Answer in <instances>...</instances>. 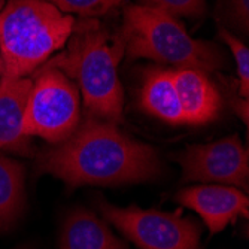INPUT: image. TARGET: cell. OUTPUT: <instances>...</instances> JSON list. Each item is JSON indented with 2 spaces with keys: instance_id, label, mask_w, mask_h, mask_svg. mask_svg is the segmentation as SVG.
I'll use <instances>...</instances> for the list:
<instances>
[{
  "instance_id": "cell-13",
  "label": "cell",
  "mask_w": 249,
  "mask_h": 249,
  "mask_svg": "<svg viewBox=\"0 0 249 249\" xmlns=\"http://www.w3.org/2000/svg\"><path fill=\"white\" fill-rule=\"evenodd\" d=\"M24 167L0 154V230L12 225L24 208Z\"/></svg>"
},
{
  "instance_id": "cell-7",
  "label": "cell",
  "mask_w": 249,
  "mask_h": 249,
  "mask_svg": "<svg viewBox=\"0 0 249 249\" xmlns=\"http://www.w3.org/2000/svg\"><path fill=\"white\" fill-rule=\"evenodd\" d=\"M182 169V182L233 185L249 190V154L237 134L208 145L187 146L175 155Z\"/></svg>"
},
{
  "instance_id": "cell-8",
  "label": "cell",
  "mask_w": 249,
  "mask_h": 249,
  "mask_svg": "<svg viewBox=\"0 0 249 249\" xmlns=\"http://www.w3.org/2000/svg\"><path fill=\"white\" fill-rule=\"evenodd\" d=\"M175 201L180 206L193 209L206 224L211 234L221 233L237 218H248V194L230 185L205 184L180 190Z\"/></svg>"
},
{
  "instance_id": "cell-14",
  "label": "cell",
  "mask_w": 249,
  "mask_h": 249,
  "mask_svg": "<svg viewBox=\"0 0 249 249\" xmlns=\"http://www.w3.org/2000/svg\"><path fill=\"white\" fill-rule=\"evenodd\" d=\"M139 3L146 8L163 11L173 18H200L206 12L205 0H139Z\"/></svg>"
},
{
  "instance_id": "cell-9",
  "label": "cell",
  "mask_w": 249,
  "mask_h": 249,
  "mask_svg": "<svg viewBox=\"0 0 249 249\" xmlns=\"http://www.w3.org/2000/svg\"><path fill=\"white\" fill-rule=\"evenodd\" d=\"M32 78L0 76V154L30 155V138L24 133V117Z\"/></svg>"
},
{
  "instance_id": "cell-16",
  "label": "cell",
  "mask_w": 249,
  "mask_h": 249,
  "mask_svg": "<svg viewBox=\"0 0 249 249\" xmlns=\"http://www.w3.org/2000/svg\"><path fill=\"white\" fill-rule=\"evenodd\" d=\"M219 37L229 45V48L233 53L237 67L239 76V94L248 99L249 94V51L245 43H242L237 37H234L229 30L219 29Z\"/></svg>"
},
{
  "instance_id": "cell-3",
  "label": "cell",
  "mask_w": 249,
  "mask_h": 249,
  "mask_svg": "<svg viewBox=\"0 0 249 249\" xmlns=\"http://www.w3.org/2000/svg\"><path fill=\"white\" fill-rule=\"evenodd\" d=\"M76 21L45 0H8L0 8L2 75L30 78L71 37Z\"/></svg>"
},
{
  "instance_id": "cell-15",
  "label": "cell",
  "mask_w": 249,
  "mask_h": 249,
  "mask_svg": "<svg viewBox=\"0 0 249 249\" xmlns=\"http://www.w3.org/2000/svg\"><path fill=\"white\" fill-rule=\"evenodd\" d=\"M64 14H78L87 18L99 17L121 3V0H45Z\"/></svg>"
},
{
  "instance_id": "cell-1",
  "label": "cell",
  "mask_w": 249,
  "mask_h": 249,
  "mask_svg": "<svg viewBox=\"0 0 249 249\" xmlns=\"http://www.w3.org/2000/svg\"><path fill=\"white\" fill-rule=\"evenodd\" d=\"M36 166L69 187L142 184L163 172L160 155L152 146L131 139L117 123L89 115L64 141L43 148Z\"/></svg>"
},
{
  "instance_id": "cell-6",
  "label": "cell",
  "mask_w": 249,
  "mask_h": 249,
  "mask_svg": "<svg viewBox=\"0 0 249 249\" xmlns=\"http://www.w3.org/2000/svg\"><path fill=\"white\" fill-rule=\"evenodd\" d=\"M105 219L130 239L139 249H203L198 224L182 211L161 212L136 205L120 208L99 200Z\"/></svg>"
},
{
  "instance_id": "cell-11",
  "label": "cell",
  "mask_w": 249,
  "mask_h": 249,
  "mask_svg": "<svg viewBox=\"0 0 249 249\" xmlns=\"http://www.w3.org/2000/svg\"><path fill=\"white\" fill-rule=\"evenodd\" d=\"M60 249H128L93 212L75 209L64 219Z\"/></svg>"
},
{
  "instance_id": "cell-19",
  "label": "cell",
  "mask_w": 249,
  "mask_h": 249,
  "mask_svg": "<svg viewBox=\"0 0 249 249\" xmlns=\"http://www.w3.org/2000/svg\"><path fill=\"white\" fill-rule=\"evenodd\" d=\"M18 249H30V248H27V246H22V248H18Z\"/></svg>"
},
{
  "instance_id": "cell-4",
  "label": "cell",
  "mask_w": 249,
  "mask_h": 249,
  "mask_svg": "<svg viewBox=\"0 0 249 249\" xmlns=\"http://www.w3.org/2000/svg\"><path fill=\"white\" fill-rule=\"evenodd\" d=\"M121 36L128 60L146 58L178 69L215 72L222 64L216 45L193 39L180 22L169 14L142 5H127Z\"/></svg>"
},
{
  "instance_id": "cell-5",
  "label": "cell",
  "mask_w": 249,
  "mask_h": 249,
  "mask_svg": "<svg viewBox=\"0 0 249 249\" xmlns=\"http://www.w3.org/2000/svg\"><path fill=\"white\" fill-rule=\"evenodd\" d=\"M79 89L63 72L40 66L32 78L24 133L50 145L64 141L81 121Z\"/></svg>"
},
{
  "instance_id": "cell-10",
  "label": "cell",
  "mask_w": 249,
  "mask_h": 249,
  "mask_svg": "<svg viewBox=\"0 0 249 249\" xmlns=\"http://www.w3.org/2000/svg\"><path fill=\"white\" fill-rule=\"evenodd\" d=\"M172 75L185 124L205 125L218 118L222 107V97L206 72L175 69Z\"/></svg>"
},
{
  "instance_id": "cell-17",
  "label": "cell",
  "mask_w": 249,
  "mask_h": 249,
  "mask_svg": "<svg viewBox=\"0 0 249 249\" xmlns=\"http://www.w3.org/2000/svg\"><path fill=\"white\" fill-rule=\"evenodd\" d=\"M230 3H231L236 18L242 22L246 30L248 21H249V0H230Z\"/></svg>"
},
{
  "instance_id": "cell-12",
  "label": "cell",
  "mask_w": 249,
  "mask_h": 249,
  "mask_svg": "<svg viewBox=\"0 0 249 249\" xmlns=\"http://www.w3.org/2000/svg\"><path fill=\"white\" fill-rule=\"evenodd\" d=\"M141 106L149 115L160 118L169 124H185L178 93L173 84L172 69L149 67L143 72L141 87Z\"/></svg>"
},
{
  "instance_id": "cell-2",
  "label": "cell",
  "mask_w": 249,
  "mask_h": 249,
  "mask_svg": "<svg viewBox=\"0 0 249 249\" xmlns=\"http://www.w3.org/2000/svg\"><path fill=\"white\" fill-rule=\"evenodd\" d=\"M125 53L121 33L110 35L94 18L75 24L61 53L42 66L58 69L81 91L85 114L118 123L123 118V87L118 64Z\"/></svg>"
},
{
  "instance_id": "cell-18",
  "label": "cell",
  "mask_w": 249,
  "mask_h": 249,
  "mask_svg": "<svg viewBox=\"0 0 249 249\" xmlns=\"http://www.w3.org/2000/svg\"><path fill=\"white\" fill-rule=\"evenodd\" d=\"M0 8H2V2H0ZM0 76H2V58H0Z\"/></svg>"
}]
</instances>
